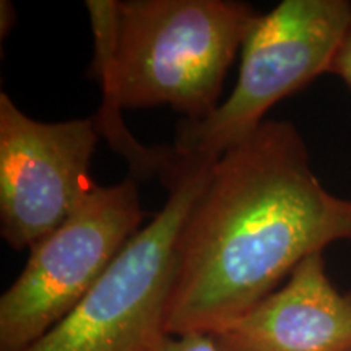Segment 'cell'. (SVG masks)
Instances as JSON below:
<instances>
[{
	"label": "cell",
	"instance_id": "6da1fadb",
	"mask_svg": "<svg viewBox=\"0 0 351 351\" xmlns=\"http://www.w3.org/2000/svg\"><path fill=\"white\" fill-rule=\"evenodd\" d=\"M340 241L351 243V200L319 181L291 122L267 119L215 163L184 221L169 335H213Z\"/></svg>",
	"mask_w": 351,
	"mask_h": 351
},
{
	"label": "cell",
	"instance_id": "7a4b0ae2",
	"mask_svg": "<svg viewBox=\"0 0 351 351\" xmlns=\"http://www.w3.org/2000/svg\"><path fill=\"white\" fill-rule=\"evenodd\" d=\"M86 10L104 96L96 129L125 158L132 178H165L173 148L137 142L121 111L169 106L187 121L210 116L258 12L238 0H88Z\"/></svg>",
	"mask_w": 351,
	"mask_h": 351
},
{
	"label": "cell",
	"instance_id": "3957f363",
	"mask_svg": "<svg viewBox=\"0 0 351 351\" xmlns=\"http://www.w3.org/2000/svg\"><path fill=\"white\" fill-rule=\"evenodd\" d=\"M217 161L179 158L165 207L132 238L95 287L20 351H156L169 335L178 239Z\"/></svg>",
	"mask_w": 351,
	"mask_h": 351
},
{
	"label": "cell",
	"instance_id": "277c9868",
	"mask_svg": "<svg viewBox=\"0 0 351 351\" xmlns=\"http://www.w3.org/2000/svg\"><path fill=\"white\" fill-rule=\"evenodd\" d=\"M350 28V0H283L258 13L241 46L230 96L205 119L179 122L176 155L218 161L247 140L276 103L328 73Z\"/></svg>",
	"mask_w": 351,
	"mask_h": 351
},
{
	"label": "cell",
	"instance_id": "5b68a950",
	"mask_svg": "<svg viewBox=\"0 0 351 351\" xmlns=\"http://www.w3.org/2000/svg\"><path fill=\"white\" fill-rule=\"evenodd\" d=\"M135 179L95 186L62 225L33 244L19 278L0 298V351L41 339L95 287L140 231Z\"/></svg>",
	"mask_w": 351,
	"mask_h": 351
},
{
	"label": "cell",
	"instance_id": "8992f818",
	"mask_svg": "<svg viewBox=\"0 0 351 351\" xmlns=\"http://www.w3.org/2000/svg\"><path fill=\"white\" fill-rule=\"evenodd\" d=\"M99 137L93 117L41 122L0 93V232L8 245L32 247L93 191Z\"/></svg>",
	"mask_w": 351,
	"mask_h": 351
},
{
	"label": "cell",
	"instance_id": "52a82bcc",
	"mask_svg": "<svg viewBox=\"0 0 351 351\" xmlns=\"http://www.w3.org/2000/svg\"><path fill=\"white\" fill-rule=\"evenodd\" d=\"M212 337L218 351H351V291L332 283L324 254H314Z\"/></svg>",
	"mask_w": 351,
	"mask_h": 351
},
{
	"label": "cell",
	"instance_id": "ba28073f",
	"mask_svg": "<svg viewBox=\"0 0 351 351\" xmlns=\"http://www.w3.org/2000/svg\"><path fill=\"white\" fill-rule=\"evenodd\" d=\"M156 351H218L212 335L187 333V335H168Z\"/></svg>",
	"mask_w": 351,
	"mask_h": 351
},
{
	"label": "cell",
	"instance_id": "9c48e42d",
	"mask_svg": "<svg viewBox=\"0 0 351 351\" xmlns=\"http://www.w3.org/2000/svg\"><path fill=\"white\" fill-rule=\"evenodd\" d=\"M328 73L340 77L351 90V28L341 41L335 57H333Z\"/></svg>",
	"mask_w": 351,
	"mask_h": 351
}]
</instances>
